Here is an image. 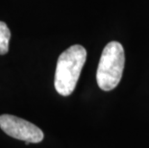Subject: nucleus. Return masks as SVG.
<instances>
[{
  "label": "nucleus",
  "instance_id": "2",
  "mask_svg": "<svg viewBox=\"0 0 149 148\" xmlns=\"http://www.w3.org/2000/svg\"><path fill=\"white\" fill-rule=\"evenodd\" d=\"M125 65L124 49L120 42H111L103 49L98 64L96 81L102 90H113L121 80Z\"/></svg>",
  "mask_w": 149,
  "mask_h": 148
},
{
  "label": "nucleus",
  "instance_id": "3",
  "mask_svg": "<svg viewBox=\"0 0 149 148\" xmlns=\"http://www.w3.org/2000/svg\"><path fill=\"white\" fill-rule=\"evenodd\" d=\"M0 128L8 136L23 140L26 144L39 143L44 138L43 132L38 126L12 115H0Z\"/></svg>",
  "mask_w": 149,
  "mask_h": 148
},
{
  "label": "nucleus",
  "instance_id": "1",
  "mask_svg": "<svg viewBox=\"0 0 149 148\" xmlns=\"http://www.w3.org/2000/svg\"><path fill=\"white\" fill-rule=\"evenodd\" d=\"M87 51L82 45L68 47L60 55L57 62L54 86L59 94L68 96L73 92L83 68Z\"/></svg>",
  "mask_w": 149,
  "mask_h": 148
},
{
  "label": "nucleus",
  "instance_id": "4",
  "mask_svg": "<svg viewBox=\"0 0 149 148\" xmlns=\"http://www.w3.org/2000/svg\"><path fill=\"white\" fill-rule=\"evenodd\" d=\"M11 31L7 24L0 21V55H5L9 50Z\"/></svg>",
  "mask_w": 149,
  "mask_h": 148
}]
</instances>
